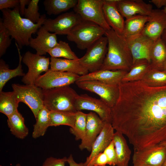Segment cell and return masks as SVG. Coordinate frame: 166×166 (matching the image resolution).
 I'll use <instances>...</instances> for the list:
<instances>
[{"mask_svg":"<svg viewBox=\"0 0 166 166\" xmlns=\"http://www.w3.org/2000/svg\"><path fill=\"white\" fill-rule=\"evenodd\" d=\"M111 109V124L140 151L166 140V86L152 87L139 80L119 84Z\"/></svg>","mask_w":166,"mask_h":166,"instance_id":"1","label":"cell"},{"mask_svg":"<svg viewBox=\"0 0 166 166\" xmlns=\"http://www.w3.org/2000/svg\"><path fill=\"white\" fill-rule=\"evenodd\" d=\"M1 11L3 24L11 38L14 39L20 48L29 45L32 34L37 32L46 18L45 14L41 15L39 22L34 23L21 16L19 6L13 10L4 9Z\"/></svg>","mask_w":166,"mask_h":166,"instance_id":"2","label":"cell"},{"mask_svg":"<svg viewBox=\"0 0 166 166\" xmlns=\"http://www.w3.org/2000/svg\"><path fill=\"white\" fill-rule=\"evenodd\" d=\"M105 35L108 40L107 51L100 69L128 72L133 59L126 38L112 28L106 30Z\"/></svg>","mask_w":166,"mask_h":166,"instance_id":"3","label":"cell"},{"mask_svg":"<svg viewBox=\"0 0 166 166\" xmlns=\"http://www.w3.org/2000/svg\"><path fill=\"white\" fill-rule=\"evenodd\" d=\"M42 90L44 105L50 111H77L75 103L78 94L69 85Z\"/></svg>","mask_w":166,"mask_h":166,"instance_id":"4","label":"cell"},{"mask_svg":"<svg viewBox=\"0 0 166 166\" xmlns=\"http://www.w3.org/2000/svg\"><path fill=\"white\" fill-rule=\"evenodd\" d=\"M105 30L98 25L82 19L67 35V39L74 42L77 47L87 49L105 35Z\"/></svg>","mask_w":166,"mask_h":166,"instance_id":"5","label":"cell"},{"mask_svg":"<svg viewBox=\"0 0 166 166\" xmlns=\"http://www.w3.org/2000/svg\"><path fill=\"white\" fill-rule=\"evenodd\" d=\"M12 87L17 101L27 105L36 119L39 111L44 106L42 89L35 85L13 84Z\"/></svg>","mask_w":166,"mask_h":166,"instance_id":"6","label":"cell"},{"mask_svg":"<svg viewBox=\"0 0 166 166\" xmlns=\"http://www.w3.org/2000/svg\"><path fill=\"white\" fill-rule=\"evenodd\" d=\"M102 5L103 0H78L73 10L82 19L93 22L107 30L111 28L105 18Z\"/></svg>","mask_w":166,"mask_h":166,"instance_id":"7","label":"cell"},{"mask_svg":"<svg viewBox=\"0 0 166 166\" xmlns=\"http://www.w3.org/2000/svg\"><path fill=\"white\" fill-rule=\"evenodd\" d=\"M107 48V38L102 36L87 49L86 53L79 61L90 73L99 70L105 58Z\"/></svg>","mask_w":166,"mask_h":166,"instance_id":"8","label":"cell"},{"mask_svg":"<svg viewBox=\"0 0 166 166\" xmlns=\"http://www.w3.org/2000/svg\"><path fill=\"white\" fill-rule=\"evenodd\" d=\"M50 59L27 51L22 56V61L28 68L27 73L23 76L22 81L26 85H34L43 72H47L50 65Z\"/></svg>","mask_w":166,"mask_h":166,"instance_id":"9","label":"cell"},{"mask_svg":"<svg viewBox=\"0 0 166 166\" xmlns=\"http://www.w3.org/2000/svg\"><path fill=\"white\" fill-rule=\"evenodd\" d=\"M75 83L80 88L97 94L111 109L115 105L118 99L119 85H109L92 80L77 81Z\"/></svg>","mask_w":166,"mask_h":166,"instance_id":"10","label":"cell"},{"mask_svg":"<svg viewBox=\"0 0 166 166\" xmlns=\"http://www.w3.org/2000/svg\"><path fill=\"white\" fill-rule=\"evenodd\" d=\"M79 77L75 73L49 69L38 77L34 85L43 90L50 89L69 85L76 82Z\"/></svg>","mask_w":166,"mask_h":166,"instance_id":"11","label":"cell"},{"mask_svg":"<svg viewBox=\"0 0 166 166\" xmlns=\"http://www.w3.org/2000/svg\"><path fill=\"white\" fill-rule=\"evenodd\" d=\"M82 19L74 11L62 14L54 19L46 18L42 26L56 34L67 35Z\"/></svg>","mask_w":166,"mask_h":166,"instance_id":"12","label":"cell"},{"mask_svg":"<svg viewBox=\"0 0 166 166\" xmlns=\"http://www.w3.org/2000/svg\"><path fill=\"white\" fill-rule=\"evenodd\" d=\"M77 111L86 110L96 113L103 121L111 123V109L101 99H98L86 94L78 95L75 103Z\"/></svg>","mask_w":166,"mask_h":166,"instance_id":"13","label":"cell"},{"mask_svg":"<svg viewBox=\"0 0 166 166\" xmlns=\"http://www.w3.org/2000/svg\"><path fill=\"white\" fill-rule=\"evenodd\" d=\"M166 158V148L158 145L140 151H135L132 156L133 166H162Z\"/></svg>","mask_w":166,"mask_h":166,"instance_id":"14","label":"cell"},{"mask_svg":"<svg viewBox=\"0 0 166 166\" xmlns=\"http://www.w3.org/2000/svg\"><path fill=\"white\" fill-rule=\"evenodd\" d=\"M125 38L132 55L133 63L143 59L150 63V54L154 41L141 33Z\"/></svg>","mask_w":166,"mask_h":166,"instance_id":"15","label":"cell"},{"mask_svg":"<svg viewBox=\"0 0 166 166\" xmlns=\"http://www.w3.org/2000/svg\"><path fill=\"white\" fill-rule=\"evenodd\" d=\"M105 122L94 112H90L87 114L85 135L79 146L80 150L86 149L91 151L93 145L101 131Z\"/></svg>","mask_w":166,"mask_h":166,"instance_id":"16","label":"cell"},{"mask_svg":"<svg viewBox=\"0 0 166 166\" xmlns=\"http://www.w3.org/2000/svg\"><path fill=\"white\" fill-rule=\"evenodd\" d=\"M141 33L155 42L166 29V14L162 10L153 9Z\"/></svg>","mask_w":166,"mask_h":166,"instance_id":"17","label":"cell"},{"mask_svg":"<svg viewBox=\"0 0 166 166\" xmlns=\"http://www.w3.org/2000/svg\"><path fill=\"white\" fill-rule=\"evenodd\" d=\"M114 130L111 123L105 122L101 131L93 145L90 154L84 163L85 166H93V161L97 156L103 152L113 140Z\"/></svg>","mask_w":166,"mask_h":166,"instance_id":"18","label":"cell"},{"mask_svg":"<svg viewBox=\"0 0 166 166\" xmlns=\"http://www.w3.org/2000/svg\"><path fill=\"white\" fill-rule=\"evenodd\" d=\"M58 43L57 34L50 33L42 26L37 31L36 37L30 39L29 46L36 50V53L43 56Z\"/></svg>","mask_w":166,"mask_h":166,"instance_id":"19","label":"cell"},{"mask_svg":"<svg viewBox=\"0 0 166 166\" xmlns=\"http://www.w3.org/2000/svg\"><path fill=\"white\" fill-rule=\"evenodd\" d=\"M117 6L126 19L136 15L149 16L153 10L151 4L142 0H117Z\"/></svg>","mask_w":166,"mask_h":166,"instance_id":"20","label":"cell"},{"mask_svg":"<svg viewBox=\"0 0 166 166\" xmlns=\"http://www.w3.org/2000/svg\"><path fill=\"white\" fill-rule=\"evenodd\" d=\"M117 0H103L102 9L105 19L115 31L122 35L125 20L117 6Z\"/></svg>","mask_w":166,"mask_h":166,"instance_id":"21","label":"cell"},{"mask_svg":"<svg viewBox=\"0 0 166 166\" xmlns=\"http://www.w3.org/2000/svg\"><path fill=\"white\" fill-rule=\"evenodd\" d=\"M128 72L122 70L100 69L80 76L77 81L96 80L109 85H118Z\"/></svg>","mask_w":166,"mask_h":166,"instance_id":"22","label":"cell"},{"mask_svg":"<svg viewBox=\"0 0 166 166\" xmlns=\"http://www.w3.org/2000/svg\"><path fill=\"white\" fill-rule=\"evenodd\" d=\"M50 65L51 70L71 73L80 76L86 75L89 72L80 63L79 60L51 57Z\"/></svg>","mask_w":166,"mask_h":166,"instance_id":"23","label":"cell"},{"mask_svg":"<svg viewBox=\"0 0 166 166\" xmlns=\"http://www.w3.org/2000/svg\"><path fill=\"white\" fill-rule=\"evenodd\" d=\"M123 135L121 132L116 131L113 136L117 166H128L130 158L131 151Z\"/></svg>","mask_w":166,"mask_h":166,"instance_id":"24","label":"cell"},{"mask_svg":"<svg viewBox=\"0 0 166 166\" xmlns=\"http://www.w3.org/2000/svg\"><path fill=\"white\" fill-rule=\"evenodd\" d=\"M15 44L17 49L19 56V63L18 66L14 69H9V65L2 59L0 60V92L5 84L10 80L18 76H24L25 74L22 69V56L20 49L17 44Z\"/></svg>","mask_w":166,"mask_h":166,"instance_id":"25","label":"cell"},{"mask_svg":"<svg viewBox=\"0 0 166 166\" xmlns=\"http://www.w3.org/2000/svg\"><path fill=\"white\" fill-rule=\"evenodd\" d=\"M166 59V46L161 38L154 42L150 54V64L152 69L164 70Z\"/></svg>","mask_w":166,"mask_h":166,"instance_id":"26","label":"cell"},{"mask_svg":"<svg viewBox=\"0 0 166 166\" xmlns=\"http://www.w3.org/2000/svg\"><path fill=\"white\" fill-rule=\"evenodd\" d=\"M149 19L148 16L136 15L126 19L122 35L126 38L141 32Z\"/></svg>","mask_w":166,"mask_h":166,"instance_id":"27","label":"cell"},{"mask_svg":"<svg viewBox=\"0 0 166 166\" xmlns=\"http://www.w3.org/2000/svg\"><path fill=\"white\" fill-rule=\"evenodd\" d=\"M151 69L150 63L147 60L143 59L136 61L124 76L121 82L141 80L146 73Z\"/></svg>","mask_w":166,"mask_h":166,"instance_id":"28","label":"cell"},{"mask_svg":"<svg viewBox=\"0 0 166 166\" xmlns=\"http://www.w3.org/2000/svg\"><path fill=\"white\" fill-rule=\"evenodd\" d=\"M7 117V125L11 133L18 138H25L29 133V129L22 115L17 110Z\"/></svg>","mask_w":166,"mask_h":166,"instance_id":"29","label":"cell"},{"mask_svg":"<svg viewBox=\"0 0 166 166\" xmlns=\"http://www.w3.org/2000/svg\"><path fill=\"white\" fill-rule=\"evenodd\" d=\"M77 0H45L43 2L47 14L57 15L76 5Z\"/></svg>","mask_w":166,"mask_h":166,"instance_id":"30","label":"cell"},{"mask_svg":"<svg viewBox=\"0 0 166 166\" xmlns=\"http://www.w3.org/2000/svg\"><path fill=\"white\" fill-rule=\"evenodd\" d=\"M50 112L45 106L40 110L34 125L32 137L35 139L42 136L50 126Z\"/></svg>","mask_w":166,"mask_h":166,"instance_id":"31","label":"cell"},{"mask_svg":"<svg viewBox=\"0 0 166 166\" xmlns=\"http://www.w3.org/2000/svg\"><path fill=\"white\" fill-rule=\"evenodd\" d=\"M19 103L13 91L0 92V112L7 117L18 110Z\"/></svg>","mask_w":166,"mask_h":166,"instance_id":"32","label":"cell"},{"mask_svg":"<svg viewBox=\"0 0 166 166\" xmlns=\"http://www.w3.org/2000/svg\"><path fill=\"white\" fill-rule=\"evenodd\" d=\"M76 117V113L50 111V126L65 125L73 128L75 124Z\"/></svg>","mask_w":166,"mask_h":166,"instance_id":"33","label":"cell"},{"mask_svg":"<svg viewBox=\"0 0 166 166\" xmlns=\"http://www.w3.org/2000/svg\"><path fill=\"white\" fill-rule=\"evenodd\" d=\"M141 81L151 87L166 86V71L151 69L145 75Z\"/></svg>","mask_w":166,"mask_h":166,"instance_id":"34","label":"cell"},{"mask_svg":"<svg viewBox=\"0 0 166 166\" xmlns=\"http://www.w3.org/2000/svg\"><path fill=\"white\" fill-rule=\"evenodd\" d=\"M51 57H63L65 59L78 60L79 58L71 49L67 42L60 41L54 48L47 51Z\"/></svg>","mask_w":166,"mask_h":166,"instance_id":"35","label":"cell"},{"mask_svg":"<svg viewBox=\"0 0 166 166\" xmlns=\"http://www.w3.org/2000/svg\"><path fill=\"white\" fill-rule=\"evenodd\" d=\"M76 116L74 126L73 128H70L69 131L75 136L76 140H81L85 134L87 114L81 111H77L76 113Z\"/></svg>","mask_w":166,"mask_h":166,"instance_id":"36","label":"cell"},{"mask_svg":"<svg viewBox=\"0 0 166 166\" xmlns=\"http://www.w3.org/2000/svg\"><path fill=\"white\" fill-rule=\"evenodd\" d=\"M39 2V0H30L24 11L25 18L35 23L39 22L41 19V15L38 12Z\"/></svg>","mask_w":166,"mask_h":166,"instance_id":"37","label":"cell"},{"mask_svg":"<svg viewBox=\"0 0 166 166\" xmlns=\"http://www.w3.org/2000/svg\"><path fill=\"white\" fill-rule=\"evenodd\" d=\"M9 32L3 24L2 19H0V57L6 52L11 44L12 38Z\"/></svg>","mask_w":166,"mask_h":166,"instance_id":"38","label":"cell"},{"mask_svg":"<svg viewBox=\"0 0 166 166\" xmlns=\"http://www.w3.org/2000/svg\"><path fill=\"white\" fill-rule=\"evenodd\" d=\"M103 152L106 155L108 160V164L115 166L116 165L117 156L113 140L105 149Z\"/></svg>","mask_w":166,"mask_h":166,"instance_id":"39","label":"cell"},{"mask_svg":"<svg viewBox=\"0 0 166 166\" xmlns=\"http://www.w3.org/2000/svg\"><path fill=\"white\" fill-rule=\"evenodd\" d=\"M67 158L64 157L62 158H57L53 157L47 158L43 162L42 166H65Z\"/></svg>","mask_w":166,"mask_h":166,"instance_id":"40","label":"cell"},{"mask_svg":"<svg viewBox=\"0 0 166 166\" xmlns=\"http://www.w3.org/2000/svg\"><path fill=\"white\" fill-rule=\"evenodd\" d=\"M19 0H0V10L15 8L19 6Z\"/></svg>","mask_w":166,"mask_h":166,"instance_id":"41","label":"cell"},{"mask_svg":"<svg viewBox=\"0 0 166 166\" xmlns=\"http://www.w3.org/2000/svg\"><path fill=\"white\" fill-rule=\"evenodd\" d=\"M108 160L106 154L103 152L99 153L96 157L93 163V166H105L108 164Z\"/></svg>","mask_w":166,"mask_h":166,"instance_id":"42","label":"cell"},{"mask_svg":"<svg viewBox=\"0 0 166 166\" xmlns=\"http://www.w3.org/2000/svg\"><path fill=\"white\" fill-rule=\"evenodd\" d=\"M30 0H19V10L20 14L22 16L24 15L26 6L28 4Z\"/></svg>","mask_w":166,"mask_h":166,"instance_id":"43","label":"cell"},{"mask_svg":"<svg viewBox=\"0 0 166 166\" xmlns=\"http://www.w3.org/2000/svg\"><path fill=\"white\" fill-rule=\"evenodd\" d=\"M69 166H85L84 163L81 162L79 163H76L74 160L72 155H70L67 158V162Z\"/></svg>","mask_w":166,"mask_h":166,"instance_id":"44","label":"cell"},{"mask_svg":"<svg viewBox=\"0 0 166 166\" xmlns=\"http://www.w3.org/2000/svg\"><path fill=\"white\" fill-rule=\"evenodd\" d=\"M150 2L158 8L163 6H166V0H151Z\"/></svg>","mask_w":166,"mask_h":166,"instance_id":"45","label":"cell"},{"mask_svg":"<svg viewBox=\"0 0 166 166\" xmlns=\"http://www.w3.org/2000/svg\"><path fill=\"white\" fill-rule=\"evenodd\" d=\"M161 38L166 46V29L163 31Z\"/></svg>","mask_w":166,"mask_h":166,"instance_id":"46","label":"cell"},{"mask_svg":"<svg viewBox=\"0 0 166 166\" xmlns=\"http://www.w3.org/2000/svg\"><path fill=\"white\" fill-rule=\"evenodd\" d=\"M160 145L164 147H165L166 148V140L165 141H164L163 142L160 144L159 145Z\"/></svg>","mask_w":166,"mask_h":166,"instance_id":"47","label":"cell"},{"mask_svg":"<svg viewBox=\"0 0 166 166\" xmlns=\"http://www.w3.org/2000/svg\"><path fill=\"white\" fill-rule=\"evenodd\" d=\"M164 70L166 71V59L164 65Z\"/></svg>","mask_w":166,"mask_h":166,"instance_id":"48","label":"cell"},{"mask_svg":"<svg viewBox=\"0 0 166 166\" xmlns=\"http://www.w3.org/2000/svg\"><path fill=\"white\" fill-rule=\"evenodd\" d=\"M162 10L166 14V6L164 7V9Z\"/></svg>","mask_w":166,"mask_h":166,"instance_id":"49","label":"cell"},{"mask_svg":"<svg viewBox=\"0 0 166 166\" xmlns=\"http://www.w3.org/2000/svg\"><path fill=\"white\" fill-rule=\"evenodd\" d=\"M162 166H166V158Z\"/></svg>","mask_w":166,"mask_h":166,"instance_id":"50","label":"cell"},{"mask_svg":"<svg viewBox=\"0 0 166 166\" xmlns=\"http://www.w3.org/2000/svg\"><path fill=\"white\" fill-rule=\"evenodd\" d=\"M15 166H21L20 164H17Z\"/></svg>","mask_w":166,"mask_h":166,"instance_id":"51","label":"cell"},{"mask_svg":"<svg viewBox=\"0 0 166 166\" xmlns=\"http://www.w3.org/2000/svg\"><path fill=\"white\" fill-rule=\"evenodd\" d=\"M151 166V165H142V166Z\"/></svg>","mask_w":166,"mask_h":166,"instance_id":"52","label":"cell"},{"mask_svg":"<svg viewBox=\"0 0 166 166\" xmlns=\"http://www.w3.org/2000/svg\"><path fill=\"white\" fill-rule=\"evenodd\" d=\"M112 166V165H109V166Z\"/></svg>","mask_w":166,"mask_h":166,"instance_id":"53","label":"cell"}]
</instances>
